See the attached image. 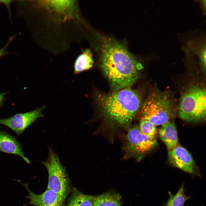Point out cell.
I'll return each mask as SVG.
<instances>
[{
  "label": "cell",
  "instance_id": "obj_20",
  "mask_svg": "<svg viewBox=\"0 0 206 206\" xmlns=\"http://www.w3.org/2000/svg\"><path fill=\"white\" fill-rule=\"evenodd\" d=\"M7 93V92L0 93V107L2 105L4 99V96Z\"/></svg>",
  "mask_w": 206,
  "mask_h": 206
},
{
  "label": "cell",
  "instance_id": "obj_7",
  "mask_svg": "<svg viewBox=\"0 0 206 206\" xmlns=\"http://www.w3.org/2000/svg\"><path fill=\"white\" fill-rule=\"evenodd\" d=\"M168 161L173 166L193 176L200 177L193 159L184 147L176 146L168 152Z\"/></svg>",
  "mask_w": 206,
  "mask_h": 206
},
{
  "label": "cell",
  "instance_id": "obj_6",
  "mask_svg": "<svg viewBox=\"0 0 206 206\" xmlns=\"http://www.w3.org/2000/svg\"><path fill=\"white\" fill-rule=\"evenodd\" d=\"M157 144L156 140L150 139L135 126L128 131L125 149L128 155L138 157L151 150Z\"/></svg>",
  "mask_w": 206,
  "mask_h": 206
},
{
  "label": "cell",
  "instance_id": "obj_11",
  "mask_svg": "<svg viewBox=\"0 0 206 206\" xmlns=\"http://www.w3.org/2000/svg\"><path fill=\"white\" fill-rule=\"evenodd\" d=\"M160 139L164 143L169 150L176 146L178 142L177 131L174 123L169 121L161 125L159 130Z\"/></svg>",
  "mask_w": 206,
  "mask_h": 206
},
{
  "label": "cell",
  "instance_id": "obj_1",
  "mask_svg": "<svg viewBox=\"0 0 206 206\" xmlns=\"http://www.w3.org/2000/svg\"><path fill=\"white\" fill-rule=\"evenodd\" d=\"M100 64L113 91L130 87L137 80L141 64L121 43L110 38L102 40Z\"/></svg>",
  "mask_w": 206,
  "mask_h": 206
},
{
  "label": "cell",
  "instance_id": "obj_3",
  "mask_svg": "<svg viewBox=\"0 0 206 206\" xmlns=\"http://www.w3.org/2000/svg\"><path fill=\"white\" fill-rule=\"evenodd\" d=\"M176 108L169 93L156 89L149 94L142 105L140 118L147 120L156 126L162 125L174 117Z\"/></svg>",
  "mask_w": 206,
  "mask_h": 206
},
{
  "label": "cell",
  "instance_id": "obj_12",
  "mask_svg": "<svg viewBox=\"0 0 206 206\" xmlns=\"http://www.w3.org/2000/svg\"><path fill=\"white\" fill-rule=\"evenodd\" d=\"M121 202L119 194L110 191L94 196L93 206H121Z\"/></svg>",
  "mask_w": 206,
  "mask_h": 206
},
{
  "label": "cell",
  "instance_id": "obj_9",
  "mask_svg": "<svg viewBox=\"0 0 206 206\" xmlns=\"http://www.w3.org/2000/svg\"><path fill=\"white\" fill-rule=\"evenodd\" d=\"M23 184L29 192L26 197L29 200V204L36 206H62L65 198L62 195L47 189L43 193L36 194L28 188L27 184Z\"/></svg>",
  "mask_w": 206,
  "mask_h": 206
},
{
  "label": "cell",
  "instance_id": "obj_10",
  "mask_svg": "<svg viewBox=\"0 0 206 206\" xmlns=\"http://www.w3.org/2000/svg\"><path fill=\"white\" fill-rule=\"evenodd\" d=\"M0 152L15 154L21 157L28 164L29 160L24 156L20 144L13 136L0 130Z\"/></svg>",
  "mask_w": 206,
  "mask_h": 206
},
{
  "label": "cell",
  "instance_id": "obj_4",
  "mask_svg": "<svg viewBox=\"0 0 206 206\" xmlns=\"http://www.w3.org/2000/svg\"><path fill=\"white\" fill-rule=\"evenodd\" d=\"M206 90L192 85L185 91L181 98L177 109L179 117L183 120L197 122L206 117Z\"/></svg>",
  "mask_w": 206,
  "mask_h": 206
},
{
  "label": "cell",
  "instance_id": "obj_19",
  "mask_svg": "<svg viewBox=\"0 0 206 206\" xmlns=\"http://www.w3.org/2000/svg\"><path fill=\"white\" fill-rule=\"evenodd\" d=\"M13 1H2L0 0V3H3L7 7L9 15L11 16V11L10 10V4Z\"/></svg>",
  "mask_w": 206,
  "mask_h": 206
},
{
  "label": "cell",
  "instance_id": "obj_5",
  "mask_svg": "<svg viewBox=\"0 0 206 206\" xmlns=\"http://www.w3.org/2000/svg\"><path fill=\"white\" fill-rule=\"evenodd\" d=\"M46 160L41 161L47 170L48 181L47 189L66 198L70 189L68 177L65 167L62 164L58 155L48 147Z\"/></svg>",
  "mask_w": 206,
  "mask_h": 206
},
{
  "label": "cell",
  "instance_id": "obj_8",
  "mask_svg": "<svg viewBox=\"0 0 206 206\" xmlns=\"http://www.w3.org/2000/svg\"><path fill=\"white\" fill-rule=\"evenodd\" d=\"M45 108L44 105L30 112L17 114L7 118L0 119V124L8 127L17 134H20L37 119L44 116L42 111Z\"/></svg>",
  "mask_w": 206,
  "mask_h": 206
},
{
  "label": "cell",
  "instance_id": "obj_14",
  "mask_svg": "<svg viewBox=\"0 0 206 206\" xmlns=\"http://www.w3.org/2000/svg\"><path fill=\"white\" fill-rule=\"evenodd\" d=\"M94 197L74 189L67 206H93Z\"/></svg>",
  "mask_w": 206,
  "mask_h": 206
},
{
  "label": "cell",
  "instance_id": "obj_18",
  "mask_svg": "<svg viewBox=\"0 0 206 206\" xmlns=\"http://www.w3.org/2000/svg\"><path fill=\"white\" fill-rule=\"evenodd\" d=\"M16 35H17L15 34L10 37L6 44L0 49V58L3 57L6 55L10 53V52L7 51V48L10 43L16 36Z\"/></svg>",
  "mask_w": 206,
  "mask_h": 206
},
{
  "label": "cell",
  "instance_id": "obj_17",
  "mask_svg": "<svg viewBox=\"0 0 206 206\" xmlns=\"http://www.w3.org/2000/svg\"><path fill=\"white\" fill-rule=\"evenodd\" d=\"M71 1H52L49 3L56 10L62 11L65 10L71 6L73 3Z\"/></svg>",
  "mask_w": 206,
  "mask_h": 206
},
{
  "label": "cell",
  "instance_id": "obj_2",
  "mask_svg": "<svg viewBox=\"0 0 206 206\" xmlns=\"http://www.w3.org/2000/svg\"><path fill=\"white\" fill-rule=\"evenodd\" d=\"M98 107L105 119L119 126L130 124L142 106L138 93L130 87L95 96Z\"/></svg>",
  "mask_w": 206,
  "mask_h": 206
},
{
  "label": "cell",
  "instance_id": "obj_13",
  "mask_svg": "<svg viewBox=\"0 0 206 206\" xmlns=\"http://www.w3.org/2000/svg\"><path fill=\"white\" fill-rule=\"evenodd\" d=\"M93 60L90 50H85L76 59L74 65V75L78 74L91 69L93 66Z\"/></svg>",
  "mask_w": 206,
  "mask_h": 206
},
{
  "label": "cell",
  "instance_id": "obj_15",
  "mask_svg": "<svg viewBox=\"0 0 206 206\" xmlns=\"http://www.w3.org/2000/svg\"><path fill=\"white\" fill-rule=\"evenodd\" d=\"M184 185V183H183L175 195L169 191L168 200L163 206H184L186 201L190 198L185 193Z\"/></svg>",
  "mask_w": 206,
  "mask_h": 206
},
{
  "label": "cell",
  "instance_id": "obj_16",
  "mask_svg": "<svg viewBox=\"0 0 206 206\" xmlns=\"http://www.w3.org/2000/svg\"><path fill=\"white\" fill-rule=\"evenodd\" d=\"M139 129L140 131L150 139H155L157 133L156 126L149 120L140 118Z\"/></svg>",
  "mask_w": 206,
  "mask_h": 206
}]
</instances>
